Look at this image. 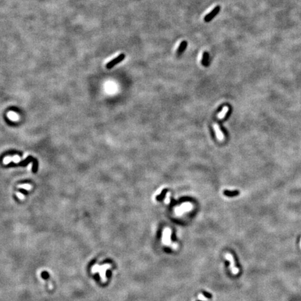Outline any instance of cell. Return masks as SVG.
Masks as SVG:
<instances>
[{
	"label": "cell",
	"mask_w": 301,
	"mask_h": 301,
	"mask_svg": "<svg viewBox=\"0 0 301 301\" xmlns=\"http://www.w3.org/2000/svg\"><path fill=\"white\" fill-rule=\"evenodd\" d=\"M20 160V158L18 155H15L14 157H12V161L15 162V163L19 162Z\"/></svg>",
	"instance_id": "obj_14"
},
{
	"label": "cell",
	"mask_w": 301,
	"mask_h": 301,
	"mask_svg": "<svg viewBox=\"0 0 301 301\" xmlns=\"http://www.w3.org/2000/svg\"><path fill=\"white\" fill-rule=\"evenodd\" d=\"M111 267V266L110 264H105L103 266H95V267L93 268V272H98L100 273V275L101 276L102 278L103 281L105 282L107 280V278L105 275H106L107 270L109 269Z\"/></svg>",
	"instance_id": "obj_2"
},
{
	"label": "cell",
	"mask_w": 301,
	"mask_h": 301,
	"mask_svg": "<svg viewBox=\"0 0 301 301\" xmlns=\"http://www.w3.org/2000/svg\"><path fill=\"white\" fill-rule=\"evenodd\" d=\"M220 9V7H215V9H213V11H211L210 13H208V15H206V16H205V17H204V20H205L206 22H209V21H210V20H211L212 19H213L215 16V15H216L217 14L219 13Z\"/></svg>",
	"instance_id": "obj_5"
},
{
	"label": "cell",
	"mask_w": 301,
	"mask_h": 301,
	"mask_svg": "<svg viewBox=\"0 0 301 301\" xmlns=\"http://www.w3.org/2000/svg\"><path fill=\"white\" fill-rule=\"evenodd\" d=\"M228 111H229V107H227V106L224 107H223V109H222V112L219 114V115H218L219 119H223V118L225 117V115L227 114Z\"/></svg>",
	"instance_id": "obj_11"
},
{
	"label": "cell",
	"mask_w": 301,
	"mask_h": 301,
	"mask_svg": "<svg viewBox=\"0 0 301 301\" xmlns=\"http://www.w3.org/2000/svg\"><path fill=\"white\" fill-rule=\"evenodd\" d=\"M187 45H188V43H187L186 41H183V42L180 43V46H179L178 50H177V55H181V54L185 51V50L187 47Z\"/></svg>",
	"instance_id": "obj_7"
},
{
	"label": "cell",
	"mask_w": 301,
	"mask_h": 301,
	"mask_svg": "<svg viewBox=\"0 0 301 301\" xmlns=\"http://www.w3.org/2000/svg\"><path fill=\"white\" fill-rule=\"evenodd\" d=\"M214 129H215V133H216L217 137L218 138L219 140L222 141V140H224L225 137H224V135L222 134V133L221 132L220 128V127H219V125H218L217 123H215L214 124Z\"/></svg>",
	"instance_id": "obj_6"
},
{
	"label": "cell",
	"mask_w": 301,
	"mask_h": 301,
	"mask_svg": "<svg viewBox=\"0 0 301 301\" xmlns=\"http://www.w3.org/2000/svg\"><path fill=\"white\" fill-rule=\"evenodd\" d=\"M223 193H224V195H225V196H227V197H236V196H237V195H239V192H238V191H237V190H235V191L225 190Z\"/></svg>",
	"instance_id": "obj_9"
},
{
	"label": "cell",
	"mask_w": 301,
	"mask_h": 301,
	"mask_svg": "<svg viewBox=\"0 0 301 301\" xmlns=\"http://www.w3.org/2000/svg\"><path fill=\"white\" fill-rule=\"evenodd\" d=\"M171 234H172V230L169 227H165L162 233V243L165 246H168L172 248V249H177L178 248V245L176 243H173L171 240Z\"/></svg>",
	"instance_id": "obj_1"
},
{
	"label": "cell",
	"mask_w": 301,
	"mask_h": 301,
	"mask_svg": "<svg viewBox=\"0 0 301 301\" xmlns=\"http://www.w3.org/2000/svg\"><path fill=\"white\" fill-rule=\"evenodd\" d=\"M203 66H207L209 63V55L207 52H205L203 55V58H202V62Z\"/></svg>",
	"instance_id": "obj_8"
},
{
	"label": "cell",
	"mask_w": 301,
	"mask_h": 301,
	"mask_svg": "<svg viewBox=\"0 0 301 301\" xmlns=\"http://www.w3.org/2000/svg\"><path fill=\"white\" fill-rule=\"evenodd\" d=\"M17 197H18V198H19V199H24V197H24V195H22V193H20V192H18V193H17Z\"/></svg>",
	"instance_id": "obj_17"
},
{
	"label": "cell",
	"mask_w": 301,
	"mask_h": 301,
	"mask_svg": "<svg viewBox=\"0 0 301 301\" xmlns=\"http://www.w3.org/2000/svg\"><path fill=\"white\" fill-rule=\"evenodd\" d=\"M225 259L230 262V266H229V268H230V270H231L232 274L233 275H237L238 273V272H239V270L238 269L237 267L235 266V261H234V259H233V257L232 256V255H231L230 253L227 252L225 254Z\"/></svg>",
	"instance_id": "obj_3"
},
{
	"label": "cell",
	"mask_w": 301,
	"mask_h": 301,
	"mask_svg": "<svg viewBox=\"0 0 301 301\" xmlns=\"http://www.w3.org/2000/svg\"><path fill=\"white\" fill-rule=\"evenodd\" d=\"M19 187L20 188H25L26 190H30L31 188H32V186L29 184L22 185H19Z\"/></svg>",
	"instance_id": "obj_16"
},
{
	"label": "cell",
	"mask_w": 301,
	"mask_h": 301,
	"mask_svg": "<svg viewBox=\"0 0 301 301\" xmlns=\"http://www.w3.org/2000/svg\"><path fill=\"white\" fill-rule=\"evenodd\" d=\"M300 247H301V240H300Z\"/></svg>",
	"instance_id": "obj_18"
},
{
	"label": "cell",
	"mask_w": 301,
	"mask_h": 301,
	"mask_svg": "<svg viewBox=\"0 0 301 301\" xmlns=\"http://www.w3.org/2000/svg\"><path fill=\"white\" fill-rule=\"evenodd\" d=\"M8 117L12 121H17L19 119V116L14 112H9L8 113Z\"/></svg>",
	"instance_id": "obj_10"
},
{
	"label": "cell",
	"mask_w": 301,
	"mask_h": 301,
	"mask_svg": "<svg viewBox=\"0 0 301 301\" xmlns=\"http://www.w3.org/2000/svg\"><path fill=\"white\" fill-rule=\"evenodd\" d=\"M11 161H12V158L10 157V156L5 158L4 159V164H8L9 162H11Z\"/></svg>",
	"instance_id": "obj_15"
},
{
	"label": "cell",
	"mask_w": 301,
	"mask_h": 301,
	"mask_svg": "<svg viewBox=\"0 0 301 301\" xmlns=\"http://www.w3.org/2000/svg\"><path fill=\"white\" fill-rule=\"evenodd\" d=\"M167 191H168L167 189H164L162 191V192L156 197V199H157L158 201H160V200H162V199H164L165 195L166 193L167 192Z\"/></svg>",
	"instance_id": "obj_12"
},
{
	"label": "cell",
	"mask_w": 301,
	"mask_h": 301,
	"mask_svg": "<svg viewBox=\"0 0 301 301\" xmlns=\"http://www.w3.org/2000/svg\"><path fill=\"white\" fill-rule=\"evenodd\" d=\"M124 58H125V55H124L123 54H121V55H120L119 56H118L117 58H115V59H114L113 60H112L110 62H109L108 64H107V68H112V67H114L116 64H119V63H120L121 61H123V60L124 59Z\"/></svg>",
	"instance_id": "obj_4"
},
{
	"label": "cell",
	"mask_w": 301,
	"mask_h": 301,
	"mask_svg": "<svg viewBox=\"0 0 301 301\" xmlns=\"http://www.w3.org/2000/svg\"><path fill=\"white\" fill-rule=\"evenodd\" d=\"M198 299L202 301H208V299L207 298H206V297H204V296L203 294H199V296H198Z\"/></svg>",
	"instance_id": "obj_13"
}]
</instances>
